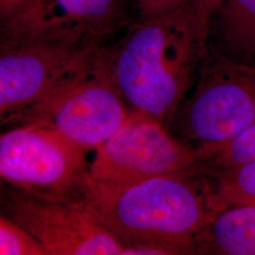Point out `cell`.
Instances as JSON below:
<instances>
[{"label": "cell", "instance_id": "obj_1", "mask_svg": "<svg viewBox=\"0 0 255 255\" xmlns=\"http://www.w3.org/2000/svg\"><path fill=\"white\" fill-rule=\"evenodd\" d=\"M210 18L194 0L164 14L141 19L112 50L110 76L132 111L170 128L209 54Z\"/></svg>", "mask_w": 255, "mask_h": 255}, {"label": "cell", "instance_id": "obj_2", "mask_svg": "<svg viewBox=\"0 0 255 255\" xmlns=\"http://www.w3.org/2000/svg\"><path fill=\"white\" fill-rule=\"evenodd\" d=\"M121 241L128 255H196L195 241L217 210L201 173L172 174L128 185L88 175L75 195Z\"/></svg>", "mask_w": 255, "mask_h": 255}, {"label": "cell", "instance_id": "obj_3", "mask_svg": "<svg viewBox=\"0 0 255 255\" xmlns=\"http://www.w3.org/2000/svg\"><path fill=\"white\" fill-rule=\"evenodd\" d=\"M130 113L110 76L105 49L59 85L15 123L52 128L82 147L95 149L122 127Z\"/></svg>", "mask_w": 255, "mask_h": 255}, {"label": "cell", "instance_id": "obj_4", "mask_svg": "<svg viewBox=\"0 0 255 255\" xmlns=\"http://www.w3.org/2000/svg\"><path fill=\"white\" fill-rule=\"evenodd\" d=\"M174 122L181 141L194 148L226 142L253 127L255 65L208 54L195 91L182 102Z\"/></svg>", "mask_w": 255, "mask_h": 255}, {"label": "cell", "instance_id": "obj_5", "mask_svg": "<svg viewBox=\"0 0 255 255\" xmlns=\"http://www.w3.org/2000/svg\"><path fill=\"white\" fill-rule=\"evenodd\" d=\"M100 42L77 37L3 41L0 46V116L16 123L95 58Z\"/></svg>", "mask_w": 255, "mask_h": 255}, {"label": "cell", "instance_id": "obj_6", "mask_svg": "<svg viewBox=\"0 0 255 255\" xmlns=\"http://www.w3.org/2000/svg\"><path fill=\"white\" fill-rule=\"evenodd\" d=\"M95 150L89 176L110 185L200 173L196 149L171 136L169 128L158 120L137 111L130 112L125 124Z\"/></svg>", "mask_w": 255, "mask_h": 255}, {"label": "cell", "instance_id": "obj_7", "mask_svg": "<svg viewBox=\"0 0 255 255\" xmlns=\"http://www.w3.org/2000/svg\"><path fill=\"white\" fill-rule=\"evenodd\" d=\"M87 149L52 128L18 125L0 137V174L15 188L74 197L89 175Z\"/></svg>", "mask_w": 255, "mask_h": 255}, {"label": "cell", "instance_id": "obj_8", "mask_svg": "<svg viewBox=\"0 0 255 255\" xmlns=\"http://www.w3.org/2000/svg\"><path fill=\"white\" fill-rule=\"evenodd\" d=\"M2 214L27 231L46 255H125L127 248L75 197L35 194L7 185Z\"/></svg>", "mask_w": 255, "mask_h": 255}, {"label": "cell", "instance_id": "obj_9", "mask_svg": "<svg viewBox=\"0 0 255 255\" xmlns=\"http://www.w3.org/2000/svg\"><path fill=\"white\" fill-rule=\"evenodd\" d=\"M121 0H32L2 20L1 40L77 37L101 42L119 18Z\"/></svg>", "mask_w": 255, "mask_h": 255}, {"label": "cell", "instance_id": "obj_10", "mask_svg": "<svg viewBox=\"0 0 255 255\" xmlns=\"http://www.w3.org/2000/svg\"><path fill=\"white\" fill-rule=\"evenodd\" d=\"M196 255H255V204L217 211L195 241Z\"/></svg>", "mask_w": 255, "mask_h": 255}, {"label": "cell", "instance_id": "obj_11", "mask_svg": "<svg viewBox=\"0 0 255 255\" xmlns=\"http://www.w3.org/2000/svg\"><path fill=\"white\" fill-rule=\"evenodd\" d=\"M219 9V55L255 65V0H222Z\"/></svg>", "mask_w": 255, "mask_h": 255}, {"label": "cell", "instance_id": "obj_12", "mask_svg": "<svg viewBox=\"0 0 255 255\" xmlns=\"http://www.w3.org/2000/svg\"><path fill=\"white\" fill-rule=\"evenodd\" d=\"M204 175L255 163V125L226 142L196 147Z\"/></svg>", "mask_w": 255, "mask_h": 255}, {"label": "cell", "instance_id": "obj_13", "mask_svg": "<svg viewBox=\"0 0 255 255\" xmlns=\"http://www.w3.org/2000/svg\"><path fill=\"white\" fill-rule=\"evenodd\" d=\"M217 211L231 205L255 204V163L205 175Z\"/></svg>", "mask_w": 255, "mask_h": 255}, {"label": "cell", "instance_id": "obj_14", "mask_svg": "<svg viewBox=\"0 0 255 255\" xmlns=\"http://www.w3.org/2000/svg\"><path fill=\"white\" fill-rule=\"evenodd\" d=\"M0 255H46V254L35 237L2 214L0 217Z\"/></svg>", "mask_w": 255, "mask_h": 255}, {"label": "cell", "instance_id": "obj_15", "mask_svg": "<svg viewBox=\"0 0 255 255\" xmlns=\"http://www.w3.org/2000/svg\"><path fill=\"white\" fill-rule=\"evenodd\" d=\"M189 0H138L141 19L150 18L179 8Z\"/></svg>", "mask_w": 255, "mask_h": 255}, {"label": "cell", "instance_id": "obj_16", "mask_svg": "<svg viewBox=\"0 0 255 255\" xmlns=\"http://www.w3.org/2000/svg\"><path fill=\"white\" fill-rule=\"evenodd\" d=\"M32 0H0L1 21L9 18L20 9L26 7Z\"/></svg>", "mask_w": 255, "mask_h": 255}, {"label": "cell", "instance_id": "obj_17", "mask_svg": "<svg viewBox=\"0 0 255 255\" xmlns=\"http://www.w3.org/2000/svg\"><path fill=\"white\" fill-rule=\"evenodd\" d=\"M199 7L201 8L204 13L209 16L211 18V15L213 14V12L217 9H219L222 0H194Z\"/></svg>", "mask_w": 255, "mask_h": 255}]
</instances>
